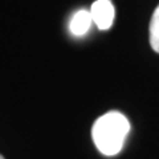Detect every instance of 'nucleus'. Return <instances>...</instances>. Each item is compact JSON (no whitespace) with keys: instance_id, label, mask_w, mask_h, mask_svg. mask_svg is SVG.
<instances>
[{"instance_id":"nucleus-5","label":"nucleus","mask_w":159,"mask_h":159,"mask_svg":"<svg viewBox=\"0 0 159 159\" xmlns=\"http://www.w3.org/2000/svg\"><path fill=\"white\" fill-rule=\"evenodd\" d=\"M0 159H4V157H3V155H0Z\"/></svg>"},{"instance_id":"nucleus-2","label":"nucleus","mask_w":159,"mask_h":159,"mask_svg":"<svg viewBox=\"0 0 159 159\" xmlns=\"http://www.w3.org/2000/svg\"><path fill=\"white\" fill-rule=\"evenodd\" d=\"M90 13L93 23H96L101 31H106L113 25L116 11L111 0H96L90 7Z\"/></svg>"},{"instance_id":"nucleus-4","label":"nucleus","mask_w":159,"mask_h":159,"mask_svg":"<svg viewBox=\"0 0 159 159\" xmlns=\"http://www.w3.org/2000/svg\"><path fill=\"white\" fill-rule=\"evenodd\" d=\"M150 45L159 53V6L155 8L150 21Z\"/></svg>"},{"instance_id":"nucleus-1","label":"nucleus","mask_w":159,"mask_h":159,"mask_svg":"<svg viewBox=\"0 0 159 159\" xmlns=\"http://www.w3.org/2000/svg\"><path fill=\"white\" fill-rule=\"evenodd\" d=\"M130 122L122 113L111 110L101 116L92 127V137L99 152L106 157H114L122 150Z\"/></svg>"},{"instance_id":"nucleus-3","label":"nucleus","mask_w":159,"mask_h":159,"mask_svg":"<svg viewBox=\"0 0 159 159\" xmlns=\"http://www.w3.org/2000/svg\"><path fill=\"white\" fill-rule=\"evenodd\" d=\"M93 23V17L90 11L86 9H80L73 15V17L69 24V29H70L72 34L74 36H84L90 28Z\"/></svg>"}]
</instances>
